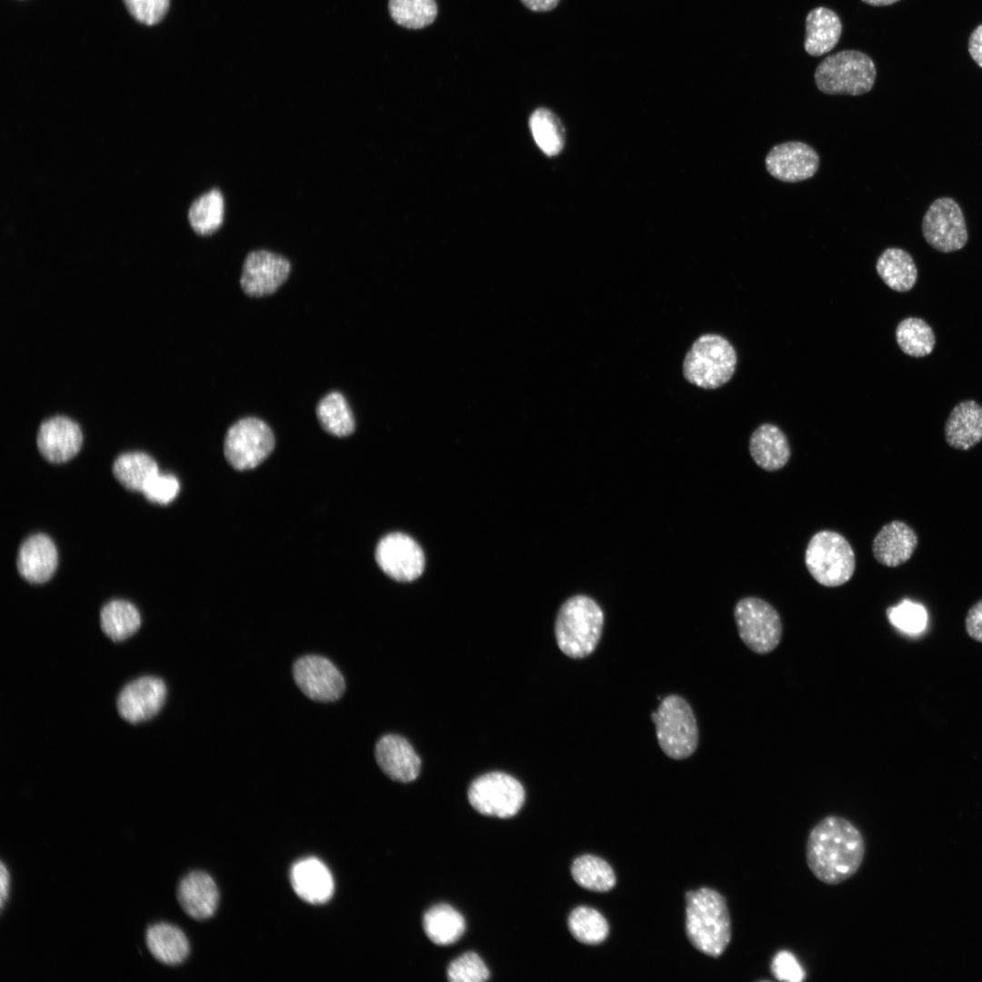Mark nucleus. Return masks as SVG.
Wrapping results in <instances>:
<instances>
[{
  "label": "nucleus",
  "mask_w": 982,
  "mask_h": 982,
  "mask_svg": "<svg viewBox=\"0 0 982 982\" xmlns=\"http://www.w3.org/2000/svg\"><path fill=\"white\" fill-rule=\"evenodd\" d=\"M866 854L861 831L847 818L829 815L810 830L806 844L809 870L827 885H838L859 869Z\"/></svg>",
  "instance_id": "f257e3e1"
},
{
  "label": "nucleus",
  "mask_w": 982,
  "mask_h": 982,
  "mask_svg": "<svg viewBox=\"0 0 982 982\" xmlns=\"http://www.w3.org/2000/svg\"><path fill=\"white\" fill-rule=\"evenodd\" d=\"M686 931L691 944L711 957H720L732 938L731 917L726 897L701 887L686 895Z\"/></svg>",
  "instance_id": "f03ea898"
},
{
  "label": "nucleus",
  "mask_w": 982,
  "mask_h": 982,
  "mask_svg": "<svg viewBox=\"0 0 982 982\" xmlns=\"http://www.w3.org/2000/svg\"><path fill=\"white\" fill-rule=\"evenodd\" d=\"M604 614L591 597L577 595L560 606L556 622L555 636L559 649L575 659L591 655L602 636Z\"/></svg>",
  "instance_id": "7ed1b4c3"
},
{
  "label": "nucleus",
  "mask_w": 982,
  "mask_h": 982,
  "mask_svg": "<svg viewBox=\"0 0 982 982\" xmlns=\"http://www.w3.org/2000/svg\"><path fill=\"white\" fill-rule=\"evenodd\" d=\"M736 366V353L724 336L706 334L699 336L686 353L683 375L691 384L716 389L727 383Z\"/></svg>",
  "instance_id": "20e7f679"
},
{
  "label": "nucleus",
  "mask_w": 982,
  "mask_h": 982,
  "mask_svg": "<svg viewBox=\"0 0 982 982\" xmlns=\"http://www.w3.org/2000/svg\"><path fill=\"white\" fill-rule=\"evenodd\" d=\"M877 70L873 60L857 50H843L826 57L815 71V83L827 95H860L875 84Z\"/></svg>",
  "instance_id": "39448f33"
},
{
  "label": "nucleus",
  "mask_w": 982,
  "mask_h": 982,
  "mask_svg": "<svg viewBox=\"0 0 982 982\" xmlns=\"http://www.w3.org/2000/svg\"><path fill=\"white\" fill-rule=\"evenodd\" d=\"M662 751L676 760L690 757L698 745V726L687 701L680 696L669 695L662 699L657 710L651 715Z\"/></svg>",
  "instance_id": "423d86ee"
},
{
  "label": "nucleus",
  "mask_w": 982,
  "mask_h": 982,
  "mask_svg": "<svg viewBox=\"0 0 982 982\" xmlns=\"http://www.w3.org/2000/svg\"><path fill=\"white\" fill-rule=\"evenodd\" d=\"M805 564L817 583L834 587L844 585L852 577L856 556L851 545L842 535L822 530L809 540Z\"/></svg>",
  "instance_id": "0eeeda50"
},
{
  "label": "nucleus",
  "mask_w": 982,
  "mask_h": 982,
  "mask_svg": "<svg viewBox=\"0 0 982 982\" xmlns=\"http://www.w3.org/2000/svg\"><path fill=\"white\" fill-rule=\"evenodd\" d=\"M734 616L741 640L753 652L764 655L778 646L782 622L768 602L756 596L744 597L736 604Z\"/></svg>",
  "instance_id": "6e6552de"
},
{
  "label": "nucleus",
  "mask_w": 982,
  "mask_h": 982,
  "mask_svg": "<svg viewBox=\"0 0 982 982\" xmlns=\"http://www.w3.org/2000/svg\"><path fill=\"white\" fill-rule=\"evenodd\" d=\"M275 436L271 428L254 416L242 418L229 427L224 454L232 467L248 470L257 466L273 451Z\"/></svg>",
  "instance_id": "1a4fd4ad"
},
{
  "label": "nucleus",
  "mask_w": 982,
  "mask_h": 982,
  "mask_svg": "<svg viewBox=\"0 0 982 982\" xmlns=\"http://www.w3.org/2000/svg\"><path fill=\"white\" fill-rule=\"evenodd\" d=\"M468 801L479 813L508 818L515 816L525 802V790L515 777L502 772H490L475 779L467 791Z\"/></svg>",
  "instance_id": "9d476101"
},
{
  "label": "nucleus",
  "mask_w": 982,
  "mask_h": 982,
  "mask_svg": "<svg viewBox=\"0 0 982 982\" xmlns=\"http://www.w3.org/2000/svg\"><path fill=\"white\" fill-rule=\"evenodd\" d=\"M922 233L936 250L950 253L962 249L968 239L963 211L951 197L933 201L924 215Z\"/></svg>",
  "instance_id": "9b49d317"
},
{
  "label": "nucleus",
  "mask_w": 982,
  "mask_h": 982,
  "mask_svg": "<svg viewBox=\"0 0 982 982\" xmlns=\"http://www.w3.org/2000/svg\"><path fill=\"white\" fill-rule=\"evenodd\" d=\"M296 686L308 698L317 702H334L345 692L346 682L337 667L326 657L307 655L293 666Z\"/></svg>",
  "instance_id": "f8f14e48"
},
{
  "label": "nucleus",
  "mask_w": 982,
  "mask_h": 982,
  "mask_svg": "<svg viewBox=\"0 0 982 982\" xmlns=\"http://www.w3.org/2000/svg\"><path fill=\"white\" fill-rule=\"evenodd\" d=\"M83 441L80 425L66 415H53L38 425L36 446L50 463L62 464L71 460L79 453Z\"/></svg>",
  "instance_id": "ddd939ff"
},
{
  "label": "nucleus",
  "mask_w": 982,
  "mask_h": 982,
  "mask_svg": "<svg viewBox=\"0 0 982 982\" xmlns=\"http://www.w3.org/2000/svg\"><path fill=\"white\" fill-rule=\"evenodd\" d=\"M290 262L268 250H255L244 260L240 285L246 295L260 297L275 293L288 278Z\"/></svg>",
  "instance_id": "4468645a"
},
{
  "label": "nucleus",
  "mask_w": 982,
  "mask_h": 982,
  "mask_svg": "<svg viewBox=\"0 0 982 982\" xmlns=\"http://www.w3.org/2000/svg\"><path fill=\"white\" fill-rule=\"evenodd\" d=\"M376 560L380 568L398 581L417 578L425 566L424 553L409 536L392 533L384 536L376 549Z\"/></svg>",
  "instance_id": "2eb2a0df"
},
{
  "label": "nucleus",
  "mask_w": 982,
  "mask_h": 982,
  "mask_svg": "<svg viewBox=\"0 0 982 982\" xmlns=\"http://www.w3.org/2000/svg\"><path fill=\"white\" fill-rule=\"evenodd\" d=\"M765 165L773 177L796 183L815 175L819 167V155L806 143L788 141L773 146L766 156Z\"/></svg>",
  "instance_id": "dca6fc26"
},
{
  "label": "nucleus",
  "mask_w": 982,
  "mask_h": 982,
  "mask_svg": "<svg viewBox=\"0 0 982 982\" xmlns=\"http://www.w3.org/2000/svg\"><path fill=\"white\" fill-rule=\"evenodd\" d=\"M166 696L164 681L155 676H142L128 683L117 698L119 715L136 724L155 716L161 709Z\"/></svg>",
  "instance_id": "f3484780"
},
{
  "label": "nucleus",
  "mask_w": 982,
  "mask_h": 982,
  "mask_svg": "<svg viewBox=\"0 0 982 982\" xmlns=\"http://www.w3.org/2000/svg\"><path fill=\"white\" fill-rule=\"evenodd\" d=\"M58 566V553L53 540L45 534H35L20 545L16 567L19 575L31 584L47 582Z\"/></svg>",
  "instance_id": "a211bd4d"
},
{
  "label": "nucleus",
  "mask_w": 982,
  "mask_h": 982,
  "mask_svg": "<svg viewBox=\"0 0 982 982\" xmlns=\"http://www.w3.org/2000/svg\"><path fill=\"white\" fill-rule=\"evenodd\" d=\"M378 767L392 780L407 783L415 780L421 769V760L410 743L398 735L383 736L375 747Z\"/></svg>",
  "instance_id": "6ab92c4d"
},
{
  "label": "nucleus",
  "mask_w": 982,
  "mask_h": 982,
  "mask_svg": "<svg viewBox=\"0 0 982 982\" xmlns=\"http://www.w3.org/2000/svg\"><path fill=\"white\" fill-rule=\"evenodd\" d=\"M917 545L916 531L903 521L893 520L877 532L873 539L872 551L879 564L897 567L912 557Z\"/></svg>",
  "instance_id": "aec40b11"
},
{
  "label": "nucleus",
  "mask_w": 982,
  "mask_h": 982,
  "mask_svg": "<svg viewBox=\"0 0 982 982\" xmlns=\"http://www.w3.org/2000/svg\"><path fill=\"white\" fill-rule=\"evenodd\" d=\"M176 898L183 911L195 920H205L217 909L219 892L205 872L192 871L178 883Z\"/></svg>",
  "instance_id": "412c9836"
},
{
  "label": "nucleus",
  "mask_w": 982,
  "mask_h": 982,
  "mask_svg": "<svg viewBox=\"0 0 982 982\" xmlns=\"http://www.w3.org/2000/svg\"><path fill=\"white\" fill-rule=\"evenodd\" d=\"M290 882L295 893L310 904L327 902L334 894V878L328 867L316 857L297 861L290 871Z\"/></svg>",
  "instance_id": "4be33fe9"
},
{
  "label": "nucleus",
  "mask_w": 982,
  "mask_h": 982,
  "mask_svg": "<svg viewBox=\"0 0 982 982\" xmlns=\"http://www.w3.org/2000/svg\"><path fill=\"white\" fill-rule=\"evenodd\" d=\"M947 444L957 450L967 451L982 440V406L975 400H964L956 405L945 424Z\"/></svg>",
  "instance_id": "5701e85b"
},
{
  "label": "nucleus",
  "mask_w": 982,
  "mask_h": 982,
  "mask_svg": "<svg viewBox=\"0 0 982 982\" xmlns=\"http://www.w3.org/2000/svg\"><path fill=\"white\" fill-rule=\"evenodd\" d=\"M749 452L755 463L764 470L776 471L788 462L791 450L788 440L776 425H760L749 439Z\"/></svg>",
  "instance_id": "b1692460"
},
{
  "label": "nucleus",
  "mask_w": 982,
  "mask_h": 982,
  "mask_svg": "<svg viewBox=\"0 0 982 982\" xmlns=\"http://www.w3.org/2000/svg\"><path fill=\"white\" fill-rule=\"evenodd\" d=\"M145 945L151 956L159 963L175 967L186 960L190 953L185 933L169 923H155L145 931Z\"/></svg>",
  "instance_id": "393cba45"
},
{
  "label": "nucleus",
  "mask_w": 982,
  "mask_h": 982,
  "mask_svg": "<svg viewBox=\"0 0 982 982\" xmlns=\"http://www.w3.org/2000/svg\"><path fill=\"white\" fill-rule=\"evenodd\" d=\"M841 33L842 24L837 13L823 6L812 9L806 18V52L813 56H820L831 51Z\"/></svg>",
  "instance_id": "a878e982"
},
{
  "label": "nucleus",
  "mask_w": 982,
  "mask_h": 982,
  "mask_svg": "<svg viewBox=\"0 0 982 982\" xmlns=\"http://www.w3.org/2000/svg\"><path fill=\"white\" fill-rule=\"evenodd\" d=\"M876 269L884 283L897 292L911 290L917 279L914 259L897 247L885 249L877 258Z\"/></svg>",
  "instance_id": "bb28decb"
},
{
  "label": "nucleus",
  "mask_w": 982,
  "mask_h": 982,
  "mask_svg": "<svg viewBox=\"0 0 982 982\" xmlns=\"http://www.w3.org/2000/svg\"><path fill=\"white\" fill-rule=\"evenodd\" d=\"M423 928L435 944L447 946L456 942L464 934L466 922L463 916L446 904L429 908L423 917Z\"/></svg>",
  "instance_id": "cd10ccee"
},
{
  "label": "nucleus",
  "mask_w": 982,
  "mask_h": 982,
  "mask_svg": "<svg viewBox=\"0 0 982 982\" xmlns=\"http://www.w3.org/2000/svg\"><path fill=\"white\" fill-rule=\"evenodd\" d=\"M112 472L125 489L143 492L149 480L158 474V466L145 452H127L116 457Z\"/></svg>",
  "instance_id": "c85d7f7f"
},
{
  "label": "nucleus",
  "mask_w": 982,
  "mask_h": 982,
  "mask_svg": "<svg viewBox=\"0 0 982 982\" xmlns=\"http://www.w3.org/2000/svg\"><path fill=\"white\" fill-rule=\"evenodd\" d=\"M140 624L139 611L128 601L112 600L101 609V628L114 641L126 639L138 630Z\"/></svg>",
  "instance_id": "c756f323"
},
{
  "label": "nucleus",
  "mask_w": 982,
  "mask_h": 982,
  "mask_svg": "<svg viewBox=\"0 0 982 982\" xmlns=\"http://www.w3.org/2000/svg\"><path fill=\"white\" fill-rule=\"evenodd\" d=\"M225 200L219 189L214 188L198 196L188 210V221L193 230L201 235L215 233L223 224Z\"/></svg>",
  "instance_id": "7c9ffc66"
},
{
  "label": "nucleus",
  "mask_w": 982,
  "mask_h": 982,
  "mask_svg": "<svg viewBox=\"0 0 982 982\" xmlns=\"http://www.w3.org/2000/svg\"><path fill=\"white\" fill-rule=\"evenodd\" d=\"M316 416L322 428L336 436H347L355 430L352 411L339 392L326 395L316 406Z\"/></svg>",
  "instance_id": "2f4dec72"
},
{
  "label": "nucleus",
  "mask_w": 982,
  "mask_h": 982,
  "mask_svg": "<svg viewBox=\"0 0 982 982\" xmlns=\"http://www.w3.org/2000/svg\"><path fill=\"white\" fill-rule=\"evenodd\" d=\"M896 339L900 349L913 357H924L931 354L936 337L931 326L923 319L907 317L896 328Z\"/></svg>",
  "instance_id": "473e14b6"
},
{
  "label": "nucleus",
  "mask_w": 982,
  "mask_h": 982,
  "mask_svg": "<svg viewBox=\"0 0 982 982\" xmlns=\"http://www.w3.org/2000/svg\"><path fill=\"white\" fill-rule=\"evenodd\" d=\"M532 135L547 155L559 154L565 145V128L557 115L547 108L536 109L529 120Z\"/></svg>",
  "instance_id": "72a5a7b5"
},
{
  "label": "nucleus",
  "mask_w": 982,
  "mask_h": 982,
  "mask_svg": "<svg viewBox=\"0 0 982 982\" xmlns=\"http://www.w3.org/2000/svg\"><path fill=\"white\" fill-rule=\"evenodd\" d=\"M571 873L574 880L582 887L606 892L616 884V877L611 867L602 858L584 855L572 864Z\"/></svg>",
  "instance_id": "f704fd0d"
},
{
  "label": "nucleus",
  "mask_w": 982,
  "mask_h": 982,
  "mask_svg": "<svg viewBox=\"0 0 982 982\" xmlns=\"http://www.w3.org/2000/svg\"><path fill=\"white\" fill-rule=\"evenodd\" d=\"M388 11L398 25L422 29L436 18L437 5L436 0H389Z\"/></svg>",
  "instance_id": "c9c22d12"
},
{
  "label": "nucleus",
  "mask_w": 982,
  "mask_h": 982,
  "mask_svg": "<svg viewBox=\"0 0 982 982\" xmlns=\"http://www.w3.org/2000/svg\"><path fill=\"white\" fill-rule=\"evenodd\" d=\"M568 928L577 941L586 945L603 942L609 931L605 917L596 909L587 907H576L570 913Z\"/></svg>",
  "instance_id": "e433bc0d"
},
{
  "label": "nucleus",
  "mask_w": 982,
  "mask_h": 982,
  "mask_svg": "<svg viewBox=\"0 0 982 982\" xmlns=\"http://www.w3.org/2000/svg\"><path fill=\"white\" fill-rule=\"evenodd\" d=\"M451 982H484L489 978V970L480 957L467 952L456 958L447 968Z\"/></svg>",
  "instance_id": "4c0bfd02"
},
{
  "label": "nucleus",
  "mask_w": 982,
  "mask_h": 982,
  "mask_svg": "<svg viewBox=\"0 0 982 982\" xmlns=\"http://www.w3.org/2000/svg\"><path fill=\"white\" fill-rule=\"evenodd\" d=\"M889 621L906 632L916 633L921 631L926 624V612L921 606L903 601L897 606L887 611Z\"/></svg>",
  "instance_id": "58836bf2"
},
{
  "label": "nucleus",
  "mask_w": 982,
  "mask_h": 982,
  "mask_svg": "<svg viewBox=\"0 0 982 982\" xmlns=\"http://www.w3.org/2000/svg\"><path fill=\"white\" fill-rule=\"evenodd\" d=\"M129 13L140 23L152 25L165 15L169 0H124Z\"/></svg>",
  "instance_id": "ea45409f"
},
{
  "label": "nucleus",
  "mask_w": 982,
  "mask_h": 982,
  "mask_svg": "<svg viewBox=\"0 0 982 982\" xmlns=\"http://www.w3.org/2000/svg\"><path fill=\"white\" fill-rule=\"evenodd\" d=\"M179 489L175 476L157 474L149 480L142 493L147 500L165 505L175 499Z\"/></svg>",
  "instance_id": "a19ab883"
},
{
  "label": "nucleus",
  "mask_w": 982,
  "mask_h": 982,
  "mask_svg": "<svg viewBox=\"0 0 982 982\" xmlns=\"http://www.w3.org/2000/svg\"><path fill=\"white\" fill-rule=\"evenodd\" d=\"M770 970L780 981L800 982L806 978V971L796 956L788 950H780L773 957Z\"/></svg>",
  "instance_id": "79ce46f5"
},
{
  "label": "nucleus",
  "mask_w": 982,
  "mask_h": 982,
  "mask_svg": "<svg viewBox=\"0 0 982 982\" xmlns=\"http://www.w3.org/2000/svg\"><path fill=\"white\" fill-rule=\"evenodd\" d=\"M965 628L973 640L982 643V599L968 609L965 618Z\"/></svg>",
  "instance_id": "37998d69"
},
{
  "label": "nucleus",
  "mask_w": 982,
  "mask_h": 982,
  "mask_svg": "<svg viewBox=\"0 0 982 982\" xmlns=\"http://www.w3.org/2000/svg\"><path fill=\"white\" fill-rule=\"evenodd\" d=\"M968 51L972 59L982 68V24L971 33Z\"/></svg>",
  "instance_id": "c03bdc74"
},
{
  "label": "nucleus",
  "mask_w": 982,
  "mask_h": 982,
  "mask_svg": "<svg viewBox=\"0 0 982 982\" xmlns=\"http://www.w3.org/2000/svg\"><path fill=\"white\" fill-rule=\"evenodd\" d=\"M521 3L534 12H548L556 7L560 0H520Z\"/></svg>",
  "instance_id": "a18cd8bd"
},
{
  "label": "nucleus",
  "mask_w": 982,
  "mask_h": 982,
  "mask_svg": "<svg viewBox=\"0 0 982 982\" xmlns=\"http://www.w3.org/2000/svg\"><path fill=\"white\" fill-rule=\"evenodd\" d=\"M10 877L9 872L3 862L0 865V908L3 910L4 905L8 898L9 894Z\"/></svg>",
  "instance_id": "49530a36"
},
{
  "label": "nucleus",
  "mask_w": 982,
  "mask_h": 982,
  "mask_svg": "<svg viewBox=\"0 0 982 982\" xmlns=\"http://www.w3.org/2000/svg\"><path fill=\"white\" fill-rule=\"evenodd\" d=\"M864 3L874 6L889 5L898 2L899 0H862Z\"/></svg>",
  "instance_id": "de8ad7c7"
}]
</instances>
